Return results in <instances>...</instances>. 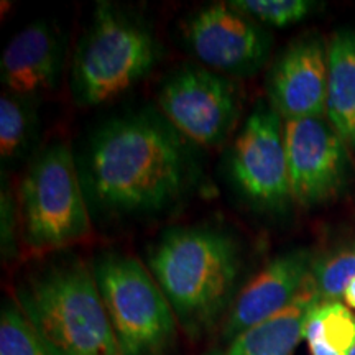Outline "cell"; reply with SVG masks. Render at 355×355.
<instances>
[{
    "label": "cell",
    "instance_id": "3",
    "mask_svg": "<svg viewBox=\"0 0 355 355\" xmlns=\"http://www.w3.org/2000/svg\"><path fill=\"white\" fill-rule=\"evenodd\" d=\"M17 306L53 355H122L94 273L83 263L33 275L17 290Z\"/></svg>",
    "mask_w": 355,
    "mask_h": 355
},
{
    "label": "cell",
    "instance_id": "20",
    "mask_svg": "<svg viewBox=\"0 0 355 355\" xmlns=\"http://www.w3.org/2000/svg\"><path fill=\"white\" fill-rule=\"evenodd\" d=\"M229 6L248 19L272 26L298 24L313 8L308 0H234Z\"/></svg>",
    "mask_w": 355,
    "mask_h": 355
},
{
    "label": "cell",
    "instance_id": "1",
    "mask_svg": "<svg viewBox=\"0 0 355 355\" xmlns=\"http://www.w3.org/2000/svg\"><path fill=\"white\" fill-rule=\"evenodd\" d=\"M184 171L175 132L148 115L109 122L89 145V188L110 211L162 209L180 193Z\"/></svg>",
    "mask_w": 355,
    "mask_h": 355
},
{
    "label": "cell",
    "instance_id": "6",
    "mask_svg": "<svg viewBox=\"0 0 355 355\" xmlns=\"http://www.w3.org/2000/svg\"><path fill=\"white\" fill-rule=\"evenodd\" d=\"M24 239L35 252L60 250L91 232L73 155L53 145L35 159L20 188Z\"/></svg>",
    "mask_w": 355,
    "mask_h": 355
},
{
    "label": "cell",
    "instance_id": "9",
    "mask_svg": "<svg viewBox=\"0 0 355 355\" xmlns=\"http://www.w3.org/2000/svg\"><path fill=\"white\" fill-rule=\"evenodd\" d=\"M291 199L303 206L334 198L347 176L345 141L324 119L285 122Z\"/></svg>",
    "mask_w": 355,
    "mask_h": 355
},
{
    "label": "cell",
    "instance_id": "23",
    "mask_svg": "<svg viewBox=\"0 0 355 355\" xmlns=\"http://www.w3.org/2000/svg\"><path fill=\"white\" fill-rule=\"evenodd\" d=\"M211 355H224V354H211Z\"/></svg>",
    "mask_w": 355,
    "mask_h": 355
},
{
    "label": "cell",
    "instance_id": "18",
    "mask_svg": "<svg viewBox=\"0 0 355 355\" xmlns=\"http://www.w3.org/2000/svg\"><path fill=\"white\" fill-rule=\"evenodd\" d=\"M0 355H53L19 306L12 303L3 306L0 314Z\"/></svg>",
    "mask_w": 355,
    "mask_h": 355
},
{
    "label": "cell",
    "instance_id": "10",
    "mask_svg": "<svg viewBox=\"0 0 355 355\" xmlns=\"http://www.w3.org/2000/svg\"><path fill=\"white\" fill-rule=\"evenodd\" d=\"M186 42L201 63L239 76L254 74L270 48V38L259 24L229 3L196 13L186 26Z\"/></svg>",
    "mask_w": 355,
    "mask_h": 355
},
{
    "label": "cell",
    "instance_id": "19",
    "mask_svg": "<svg viewBox=\"0 0 355 355\" xmlns=\"http://www.w3.org/2000/svg\"><path fill=\"white\" fill-rule=\"evenodd\" d=\"M321 301H339L355 278V242L340 248L314 266L313 272Z\"/></svg>",
    "mask_w": 355,
    "mask_h": 355
},
{
    "label": "cell",
    "instance_id": "15",
    "mask_svg": "<svg viewBox=\"0 0 355 355\" xmlns=\"http://www.w3.org/2000/svg\"><path fill=\"white\" fill-rule=\"evenodd\" d=\"M329 123L345 144L355 146V32L340 30L327 46Z\"/></svg>",
    "mask_w": 355,
    "mask_h": 355
},
{
    "label": "cell",
    "instance_id": "16",
    "mask_svg": "<svg viewBox=\"0 0 355 355\" xmlns=\"http://www.w3.org/2000/svg\"><path fill=\"white\" fill-rule=\"evenodd\" d=\"M303 339L311 355H347L355 345V318L340 301H319L309 311Z\"/></svg>",
    "mask_w": 355,
    "mask_h": 355
},
{
    "label": "cell",
    "instance_id": "12",
    "mask_svg": "<svg viewBox=\"0 0 355 355\" xmlns=\"http://www.w3.org/2000/svg\"><path fill=\"white\" fill-rule=\"evenodd\" d=\"M309 259L306 250H293L265 265L235 298L225 321V339L232 340L248 327L285 309L309 278Z\"/></svg>",
    "mask_w": 355,
    "mask_h": 355
},
{
    "label": "cell",
    "instance_id": "11",
    "mask_svg": "<svg viewBox=\"0 0 355 355\" xmlns=\"http://www.w3.org/2000/svg\"><path fill=\"white\" fill-rule=\"evenodd\" d=\"M268 94L285 121L326 115L327 50L319 40H300L278 58L268 78Z\"/></svg>",
    "mask_w": 355,
    "mask_h": 355
},
{
    "label": "cell",
    "instance_id": "5",
    "mask_svg": "<svg viewBox=\"0 0 355 355\" xmlns=\"http://www.w3.org/2000/svg\"><path fill=\"white\" fill-rule=\"evenodd\" d=\"M92 273L122 355L165 352L176 316L153 275L133 257L117 254L101 257Z\"/></svg>",
    "mask_w": 355,
    "mask_h": 355
},
{
    "label": "cell",
    "instance_id": "7",
    "mask_svg": "<svg viewBox=\"0 0 355 355\" xmlns=\"http://www.w3.org/2000/svg\"><path fill=\"white\" fill-rule=\"evenodd\" d=\"M158 104L175 130L204 146L227 139L239 114V99L227 78L201 68H184L163 84Z\"/></svg>",
    "mask_w": 355,
    "mask_h": 355
},
{
    "label": "cell",
    "instance_id": "21",
    "mask_svg": "<svg viewBox=\"0 0 355 355\" xmlns=\"http://www.w3.org/2000/svg\"><path fill=\"white\" fill-rule=\"evenodd\" d=\"M343 300L345 301V304H347L350 309H355V278L349 283L347 288H345Z\"/></svg>",
    "mask_w": 355,
    "mask_h": 355
},
{
    "label": "cell",
    "instance_id": "14",
    "mask_svg": "<svg viewBox=\"0 0 355 355\" xmlns=\"http://www.w3.org/2000/svg\"><path fill=\"white\" fill-rule=\"evenodd\" d=\"M319 301L321 298L311 273L285 309L239 334L230 340L224 355H293L303 339L306 318Z\"/></svg>",
    "mask_w": 355,
    "mask_h": 355
},
{
    "label": "cell",
    "instance_id": "4",
    "mask_svg": "<svg viewBox=\"0 0 355 355\" xmlns=\"http://www.w3.org/2000/svg\"><path fill=\"white\" fill-rule=\"evenodd\" d=\"M157 60L158 44L144 25L99 3L74 60V97L83 105L105 104L140 81Z\"/></svg>",
    "mask_w": 355,
    "mask_h": 355
},
{
    "label": "cell",
    "instance_id": "13",
    "mask_svg": "<svg viewBox=\"0 0 355 355\" xmlns=\"http://www.w3.org/2000/svg\"><path fill=\"white\" fill-rule=\"evenodd\" d=\"M63 63L60 37L44 21L13 37L0 58V79L12 94L32 97L56 86Z\"/></svg>",
    "mask_w": 355,
    "mask_h": 355
},
{
    "label": "cell",
    "instance_id": "17",
    "mask_svg": "<svg viewBox=\"0 0 355 355\" xmlns=\"http://www.w3.org/2000/svg\"><path fill=\"white\" fill-rule=\"evenodd\" d=\"M28 97L3 94L0 99V157L12 159L25 150L32 133V110Z\"/></svg>",
    "mask_w": 355,
    "mask_h": 355
},
{
    "label": "cell",
    "instance_id": "8",
    "mask_svg": "<svg viewBox=\"0 0 355 355\" xmlns=\"http://www.w3.org/2000/svg\"><path fill=\"white\" fill-rule=\"evenodd\" d=\"M230 176L257 206L277 209L291 198L285 127L273 105L260 102L248 115L234 141Z\"/></svg>",
    "mask_w": 355,
    "mask_h": 355
},
{
    "label": "cell",
    "instance_id": "22",
    "mask_svg": "<svg viewBox=\"0 0 355 355\" xmlns=\"http://www.w3.org/2000/svg\"><path fill=\"white\" fill-rule=\"evenodd\" d=\"M347 355H355V345H354V347H352V349H350V352H349Z\"/></svg>",
    "mask_w": 355,
    "mask_h": 355
},
{
    "label": "cell",
    "instance_id": "2",
    "mask_svg": "<svg viewBox=\"0 0 355 355\" xmlns=\"http://www.w3.org/2000/svg\"><path fill=\"white\" fill-rule=\"evenodd\" d=\"M148 266L178 321L188 332H199L230 303L241 255L227 234L176 227L150 248Z\"/></svg>",
    "mask_w": 355,
    "mask_h": 355
}]
</instances>
